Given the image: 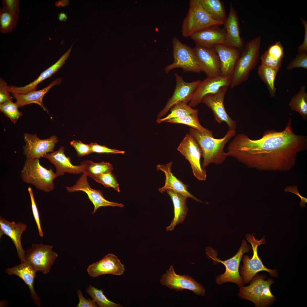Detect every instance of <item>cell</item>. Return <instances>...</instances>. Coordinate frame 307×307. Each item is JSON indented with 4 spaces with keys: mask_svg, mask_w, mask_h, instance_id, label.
Wrapping results in <instances>:
<instances>
[{
    "mask_svg": "<svg viewBox=\"0 0 307 307\" xmlns=\"http://www.w3.org/2000/svg\"><path fill=\"white\" fill-rule=\"evenodd\" d=\"M307 148V138L294 134L290 118L282 131H265L262 138L252 140L246 135H235L229 144L227 157L259 171H286L294 166L297 154Z\"/></svg>",
    "mask_w": 307,
    "mask_h": 307,
    "instance_id": "obj_1",
    "label": "cell"
},
{
    "mask_svg": "<svg viewBox=\"0 0 307 307\" xmlns=\"http://www.w3.org/2000/svg\"><path fill=\"white\" fill-rule=\"evenodd\" d=\"M188 134L192 136L198 144L202 151L204 169L211 164L219 165L227 157L224 151L225 146L233 137L236 135V130H228L223 138H214L212 132L208 130L201 132L190 128Z\"/></svg>",
    "mask_w": 307,
    "mask_h": 307,
    "instance_id": "obj_2",
    "label": "cell"
},
{
    "mask_svg": "<svg viewBox=\"0 0 307 307\" xmlns=\"http://www.w3.org/2000/svg\"><path fill=\"white\" fill-rule=\"evenodd\" d=\"M261 40V37L259 36L252 39L244 45L231 77L230 86L232 88L246 81L250 72L257 64Z\"/></svg>",
    "mask_w": 307,
    "mask_h": 307,
    "instance_id": "obj_3",
    "label": "cell"
},
{
    "mask_svg": "<svg viewBox=\"0 0 307 307\" xmlns=\"http://www.w3.org/2000/svg\"><path fill=\"white\" fill-rule=\"evenodd\" d=\"M21 177L24 182L48 192L53 190V180L57 176L52 169L43 167L39 159L26 158L21 171Z\"/></svg>",
    "mask_w": 307,
    "mask_h": 307,
    "instance_id": "obj_4",
    "label": "cell"
},
{
    "mask_svg": "<svg viewBox=\"0 0 307 307\" xmlns=\"http://www.w3.org/2000/svg\"><path fill=\"white\" fill-rule=\"evenodd\" d=\"M223 24V23L213 19L198 0H190L187 14L182 24L181 33L184 37L187 38L206 28Z\"/></svg>",
    "mask_w": 307,
    "mask_h": 307,
    "instance_id": "obj_5",
    "label": "cell"
},
{
    "mask_svg": "<svg viewBox=\"0 0 307 307\" xmlns=\"http://www.w3.org/2000/svg\"><path fill=\"white\" fill-rule=\"evenodd\" d=\"M250 249V246L247 244L245 240H243L237 253L234 256L225 261H222L217 258L216 253L212 248L210 247L206 248L207 255L213 261L221 262L225 267V272L217 277L216 281L218 284L221 285L231 282L235 283L240 287L243 286V279L239 273V264L243 254L248 252Z\"/></svg>",
    "mask_w": 307,
    "mask_h": 307,
    "instance_id": "obj_6",
    "label": "cell"
},
{
    "mask_svg": "<svg viewBox=\"0 0 307 307\" xmlns=\"http://www.w3.org/2000/svg\"><path fill=\"white\" fill-rule=\"evenodd\" d=\"M273 282L271 279L265 280L263 276L255 277L249 285L240 287L238 295L241 298L252 302L257 307H265L275 300L270 286Z\"/></svg>",
    "mask_w": 307,
    "mask_h": 307,
    "instance_id": "obj_7",
    "label": "cell"
},
{
    "mask_svg": "<svg viewBox=\"0 0 307 307\" xmlns=\"http://www.w3.org/2000/svg\"><path fill=\"white\" fill-rule=\"evenodd\" d=\"M172 43L174 61L165 67L166 73L179 68L185 72H202L193 48L182 43L176 37L173 38Z\"/></svg>",
    "mask_w": 307,
    "mask_h": 307,
    "instance_id": "obj_8",
    "label": "cell"
},
{
    "mask_svg": "<svg viewBox=\"0 0 307 307\" xmlns=\"http://www.w3.org/2000/svg\"><path fill=\"white\" fill-rule=\"evenodd\" d=\"M246 238L251 245L253 255L251 258L248 255L243 257V265L241 266L240 273L244 283H247L251 281L255 275L261 271H266L272 276L276 277V271L264 266L258 254L257 248L258 246L265 242L264 236L261 239L258 240L255 238L253 235L247 234L246 235Z\"/></svg>",
    "mask_w": 307,
    "mask_h": 307,
    "instance_id": "obj_9",
    "label": "cell"
},
{
    "mask_svg": "<svg viewBox=\"0 0 307 307\" xmlns=\"http://www.w3.org/2000/svg\"><path fill=\"white\" fill-rule=\"evenodd\" d=\"M52 248L53 246L50 245L33 244L25 251V260L37 271L46 274L49 272L58 256Z\"/></svg>",
    "mask_w": 307,
    "mask_h": 307,
    "instance_id": "obj_10",
    "label": "cell"
},
{
    "mask_svg": "<svg viewBox=\"0 0 307 307\" xmlns=\"http://www.w3.org/2000/svg\"><path fill=\"white\" fill-rule=\"evenodd\" d=\"M177 150L190 163L194 175L200 181H205L206 171L200 163L202 152L198 143L188 134H186L177 148Z\"/></svg>",
    "mask_w": 307,
    "mask_h": 307,
    "instance_id": "obj_11",
    "label": "cell"
},
{
    "mask_svg": "<svg viewBox=\"0 0 307 307\" xmlns=\"http://www.w3.org/2000/svg\"><path fill=\"white\" fill-rule=\"evenodd\" d=\"M160 281L162 285L177 291L186 289L199 295H204L205 293V289L202 285L190 276L176 273L172 265L163 274Z\"/></svg>",
    "mask_w": 307,
    "mask_h": 307,
    "instance_id": "obj_12",
    "label": "cell"
},
{
    "mask_svg": "<svg viewBox=\"0 0 307 307\" xmlns=\"http://www.w3.org/2000/svg\"><path fill=\"white\" fill-rule=\"evenodd\" d=\"M26 144L22 146L23 153L26 158H38L53 152L55 144L58 142L57 137L53 135L46 139L39 138L36 134H24Z\"/></svg>",
    "mask_w": 307,
    "mask_h": 307,
    "instance_id": "obj_13",
    "label": "cell"
},
{
    "mask_svg": "<svg viewBox=\"0 0 307 307\" xmlns=\"http://www.w3.org/2000/svg\"><path fill=\"white\" fill-rule=\"evenodd\" d=\"M176 84L173 93L168 100L165 106L159 112L157 119L165 115L176 104L183 102L188 104L192 99L194 92L199 84V80L186 82L177 73L175 74Z\"/></svg>",
    "mask_w": 307,
    "mask_h": 307,
    "instance_id": "obj_14",
    "label": "cell"
},
{
    "mask_svg": "<svg viewBox=\"0 0 307 307\" xmlns=\"http://www.w3.org/2000/svg\"><path fill=\"white\" fill-rule=\"evenodd\" d=\"M229 86H224L214 94H209L205 96L201 103L206 104L213 111L214 118L218 123H226L228 130H235L236 127L235 121L227 113L224 104L225 96Z\"/></svg>",
    "mask_w": 307,
    "mask_h": 307,
    "instance_id": "obj_15",
    "label": "cell"
},
{
    "mask_svg": "<svg viewBox=\"0 0 307 307\" xmlns=\"http://www.w3.org/2000/svg\"><path fill=\"white\" fill-rule=\"evenodd\" d=\"M87 177L85 173H83L75 184L70 187L66 186V187L69 192L80 191L86 193L94 206L92 214L95 213L101 207H124V205L121 203L106 200L101 191L92 188L88 182Z\"/></svg>",
    "mask_w": 307,
    "mask_h": 307,
    "instance_id": "obj_16",
    "label": "cell"
},
{
    "mask_svg": "<svg viewBox=\"0 0 307 307\" xmlns=\"http://www.w3.org/2000/svg\"><path fill=\"white\" fill-rule=\"evenodd\" d=\"M193 50L202 71L207 77L220 76V63L218 55L213 47H206L196 45Z\"/></svg>",
    "mask_w": 307,
    "mask_h": 307,
    "instance_id": "obj_17",
    "label": "cell"
},
{
    "mask_svg": "<svg viewBox=\"0 0 307 307\" xmlns=\"http://www.w3.org/2000/svg\"><path fill=\"white\" fill-rule=\"evenodd\" d=\"M231 80V77H225L220 76L207 77L200 81L189 105L191 107H195L201 103L202 99L206 95L215 94L222 87L230 86Z\"/></svg>",
    "mask_w": 307,
    "mask_h": 307,
    "instance_id": "obj_18",
    "label": "cell"
},
{
    "mask_svg": "<svg viewBox=\"0 0 307 307\" xmlns=\"http://www.w3.org/2000/svg\"><path fill=\"white\" fill-rule=\"evenodd\" d=\"M87 270L90 277H96L105 274L121 275L123 274L125 269L124 265L115 255L109 254L101 260L89 265Z\"/></svg>",
    "mask_w": 307,
    "mask_h": 307,
    "instance_id": "obj_19",
    "label": "cell"
},
{
    "mask_svg": "<svg viewBox=\"0 0 307 307\" xmlns=\"http://www.w3.org/2000/svg\"><path fill=\"white\" fill-rule=\"evenodd\" d=\"M213 47L219 60L220 76L232 77L240 56L239 49L224 44L216 45Z\"/></svg>",
    "mask_w": 307,
    "mask_h": 307,
    "instance_id": "obj_20",
    "label": "cell"
},
{
    "mask_svg": "<svg viewBox=\"0 0 307 307\" xmlns=\"http://www.w3.org/2000/svg\"><path fill=\"white\" fill-rule=\"evenodd\" d=\"M213 26L196 32L190 37L196 45L208 48L218 44L227 45L224 29Z\"/></svg>",
    "mask_w": 307,
    "mask_h": 307,
    "instance_id": "obj_21",
    "label": "cell"
},
{
    "mask_svg": "<svg viewBox=\"0 0 307 307\" xmlns=\"http://www.w3.org/2000/svg\"><path fill=\"white\" fill-rule=\"evenodd\" d=\"M27 227V225L24 223L10 222L1 216L0 217V237L5 234L11 239L15 246L21 262L25 260V251L23 249L22 245L21 237Z\"/></svg>",
    "mask_w": 307,
    "mask_h": 307,
    "instance_id": "obj_22",
    "label": "cell"
},
{
    "mask_svg": "<svg viewBox=\"0 0 307 307\" xmlns=\"http://www.w3.org/2000/svg\"><path fill=\"white\" fill-rule=\"evenodd\" d=\"M223 24L227 45L241 50L244 42L240 36L237 13L232 3L230 4L229 15Z\"/></svg>",
    "mask_w": 307,
    "mask_h": 307,
    "instance_id": "obj_23",
    "label": "cell"
},
{
    "mask_svg": "<svg viewBox=\"0 0 307 307\" xmlns=\"http://www.w3.org/2000/svg\"><path fill=\"white\" fill-rule=\"evenodd\" d=\"M65 148L61 146L59 150L47 153L43 157L54 165L57 177L64 175L65 173L76 174L83 173V165L81 164L79 166L73 165L70 157H67L65 154Z\"/></svg>",
    "mask_w": 307,
    "mask_h": 307,
    "instance_id": "obj_24",
    "label": "cell"
},
{
    "mask_svg": "<svg viewBox=\"0 0 307 307\" xmlns=\"http://www.w3.org/2000/svg\"><path fill=\"white\" fill-rule=\"evenodd\" d=\"M72 47L71 46L55 63L42 72L38 78L32 82L24 86H9L10 92L12 94H25L36 90L39 84L51 76L63 66L70 55Z\"/></svg>",
    "mask_w": 307,
    "mask_h": 307,
    "instance_id": "obj_25",
    "label": "cell"
},
{
    "mask_svg": "<svg viewBox=\"0 0 307 307\" xmlns=\"http://www.w3.org/2000/svg\"><path fill=\"white\" fill-rule=\"evenodd\" d=\"M172 163L171 162L165 165L158 164L156 166V169L163 172L165 177V184L159 188V191L163 193L168 190H171L197 202H204L190 193L187 190L188 185L184 184L174 175L171 170Z\"/></svg>",
    "mask_w": 307,
    "mask_h": 307,
    "instance_id": "obj_26",
    "label": "cell"
},
{
    "mask_svg": "<svg viewBox=\"0 0 307 307\" xmlns=\"http://www.w3.org/2000/svg\"><path fill=\"white\" fill-rule=\"evenodd\" d=\"M6 272L9 275H14L22 279L29 287L31 297L34 303L41 307L40 298L35 291L34 284L36 276L37 271L25 260L21 262L19 265L11 268L6 269Z\"/></svg>",
    "mask_w": 307,
    "mask_h": 307,
    "instance_id": "obj_27",
    "label": "cell"
},
{
    "mask_svg": "<svg viewBox=\"0 0 307 307\" xmlns=\"http://www.w3.org/2000/svg\"><path fill=\"white\" fill-rule=\"evenodd\" d=\"M62 82L61 78H58L53 81L46 87L40 90L32 91L26 94H12L16 101V103L19 107L32 103L40 105L44 111L48 113L47 108L43 104V99L45 94L53 86L60 85Z\"/></svg>",
    "mask_w": 307,
    "mask_h": 307,
    "instance_id": "obj_28",
    "label": "cell"
},
{
    "mask_svg": "<svg viewBox=\"0 0 307 307\" xmlns=\"http://www.w3.org/2000/svg\"><path fill=\"white\" fill-rule=\"evenodd\" d=\"M171 199L174 206V216L170 224L166 227L167 231L173 230L177 225L182 223L187 215L188 208L186 196L171 190L166 191Z\"/></svg>",
    "mask_w": 307,
    "mask_h": 307,
    "instance_id": "obj_29",
    "label": "cell"
},
{
    "mask_svg": "<svg viewBox=\"0 0 307 307\" xmlns=\"http://www.w3.org/2000/svg\"><path fill=\"white\" fill-rule=\"evenodd\" d=\"M202 7L214 20L224 23L227 16L224 4L220 0H198Z\"/></svg>",
    "mask_w": 307,
    "mask_h": 307,
    "instance_id": "obj_30",
    "label": "cell"
},
{
    "mask_svg": "<svg viewBox=\"0 0 307 307\" xmlns=\"http://www.w3.org/2000/svg\"><path fill=\"white\" fill-rule=\"evenodd\" d=\"M305 86L300 87L299 91L294 95L289 103L291 109L298 112L302 118L305 120L307 119V93L305 91Z\"/></svg>",
    "mask_w": 307,
    "mask_h": 307,
    "instance_id": "obj_31",
    "label": "cell"
},
{
    "mask_svg": "<svg viewBox=\"0 0 307 307\" xmlns=\"http://www.w3.org/2000/svg\"><path fill=\"white\" fill-rule=\"evenodd\" d=\"M81 164L83 166V173L92 178L97 175L111 172L113 170L112 165L109 162L94 163L87 160L81 162Z\"/></svg>",
    "mask_w": 307,
    "mask_h": 307,
    "instance_id": "obj_32",
    "label": "cell"
},
{
    "mask_svg": "<svg viewBox=\"0 0 307 307\" xmlns=\"http://www.w3.org/2000/svg\"><path fill=\"white\" fill-rule=\"evenodd\" d=\"M278 71L262 65L258 68V75L266 85L271 97L275 94L276 88L275 86V82Z\"/></svg>",
    "mask_w": 307,
    "mask_h": 307,
    "instance_id": "obj_33",
    "label": "cell"
},
{
    "mask_svg": "<svg viewBox=\"0 0 307 307\" xmlns=\"http://www.w3.org/2000/svg\"><path fill=\"white\" fill-rule=\"evenodd\" d=\"M19 19V14L11 13L3 7L0 9V31L8 33L16 27Z\"/></svg>",
    "mask_w": 307,
    "mask_h": 307,
    "instance_id": "obj_34",
    "label": "cell"
},
{
    "mask_svg": "<svg viewBox=\"0 0 307 307\" xmlns=\"http://www.w3.org/2000/svg\"><path fill=\"white\" fill-rule=\"evenodd\" d=\"M170 110V113L168 115L164 118L157 119V122L159 123L171 119L180 118L192 114L198 113L197 109H193L188 104L183 102L176 104Z\"/></svg>",
    "mask_w": 307,
    "mask_h": 307,
    "instance_id": "obj_35",
    "label": "cell"
},
{
    "mask_svg": "<svg viewBox=\"0 0 307 307\" xmlns=\"http://www.w3.org/2000/svg\"><path fill=\"white\" fill-rule=\"evenodd\" d=\"M85 291L99 307H123L120 304L109 300L104 294L102 290L98 289L91 285L86 289Z\"/></svg>",
    "mask_w": 307,
    "mask_h": 307,
    "instance_id": "obj_36",
    "label": "cell"
},
{
    "mask_svg": "<svg viewBox=\"0 0 307 307\" xmlns=\"http://www.w3.org/2000/svg\"><path fill=\"white\" fill-rule=\"evenodd\" d=\"M173 124H181L188 125L191 128L201 132L208 130L200 124L198 117V113H193L180 118H174L165 121Z\"/></svg>",
    "mask_w": 307,
    "mask_h": 307,
    "instance_id": "obj_37",
    "label": "cell"
},
{
    "mask_svg": "<svg viewBox=\"0 0 307 307\" xmlns=\"http://www.w3.org/2000/svg\"><path fill=\"white\" fill-rule=\"evenodd\" d=\"M18 105L13 101H8L0 104V110L4 115L15 124L20 117L22 113L19 112Z\"/></svg>",
    "mask_w": 307,
    "mask_h": 307,
    "instance_id": "obj_38",
    "label": "cell"
},
{
    "mask_svg": "<svg viewBox=\"0 0 307 307\" xmlns=\"http://www.w3.org/2000/svg\"><path fill=\"white\" fill-rule=\"evenodd\" d=\"M93 179L105 187L113 188L118 192L120 191L119 184L117 182L115 176L111 172L99 174L94 176Z\"/></svg>",
    "mask_w": 307,
    "mask_h": 307,
    "instance_id": "obj_39",
    "label": "cell"
},
{
    "mask_svg": "<svg viewBox=\"0 0 307 307\" xmlns=\"http://www.w3.org/2000/svg\"><path fill=\"white\" fill-rule=\"evenodd\" d=\"M307 51L298 53L295 58L287 65L286 69L291 70L296 68L307 69Z\"/></svg>",
    "mask_w": 307,
    "mask_h": 307,
    "instance_id": "obj_40",
    "label": "cell"
},
{
    "mask_svg": "<svg viewBox=\"0 0 307 307\" xmlns=\"http://www.w3.org/2000/svg\"><path fill=\"white\" fill-rule=\"evenodd\" d=\"M31 202L32 211L36 224L39 235L41 237H43V233L41 227L39 214L35 202L33 192L31 187L29 186L28 188Z\"/></svg>",
    "mask_w": 307,
    "mask_h": 307,
    "instance_id": "obj_41",
    "label": "cell"
},
{
    "mask_svg": "<svg viewBox=\"0 0 307 307\" xmlns=\"http://www.w3.org/2000/svg\"><path fill=\"white\" fill-rule=\"evenodd\" d=\"M283 49L280 42H278L270 46L266 52L271 58L275 60H283Z\"/></svg>",
    "mask_w": 307,
    "mask_h": 307,
    "instance_id": "obj_42",
    "label": "cell"
},
{
    "mask_svg": "<svg viewBox=\"0 0 307 307\" xmlns=\"http://www.w3.org/2000/svg\"><path fill=\"white\" fill-rule=\"evenodd\" d=\"M70 144L76 150L78 156L81 157L92 153L89 144H85L80 141L72 140Z\"/></svg>",
    "mask_w": 307,
    "mask_h": 307,
    "instance_id": "obj_43",
    "label": "cell"
},
{
    "mask_svg": "<svg viewBox=\"0 0 307 307\" xmlns=\"http://www.w3.org/2000/svg\"><path fill=\"white\" fill-rule=\"evenodd\" d=\"M261 65L279 70L281 66L283 60L271 58L266 51L261 56Z\"/></svg>",
    "mask_w": 307,
    "mask_h": 307,
    "instance_id": "obj_44",
    "label": "cell"
},
{
    "mask_svg": "<svg viewBox=\"0 0 307 307\" xmlns=\"http://www.w3.org/2000/svg\"><path fill=\"white\" fill-rule=\"evenodd\" d=\"M89 144L92 153L107 154H124L125 153L124 151L110 149L105 146L101 145L96 143H91Z\"/></svg>",
    "mask_w": 307,
    "mask_h": 307,
    "instance_id": "obj_45",
    "label": "cell"
},
{
    "mask_svg": "<svg viewBox=\"0 0 307 307\" xmlns=\"http://www.w3.org/2000/svg\"><path fill=\"white\" fill-rule=\"evenodd\" d=\"M9 86L2 78L0 79V104L8 101H13Z\"/></svg>",
    "mask_w": 307,
    "mask_h": 307,
    "instance_id": "obj_46",
    "label": "cell"
},
{
    "mask_svg": "<svg viewBox=\"0 0 307 307\" xmlns=\"http://www.w3.org/2000/svg\"><path fill=\"white\" fill-rule=\"evenodd\" d=\"M3 7L10 12L19 14L20 11V1L3 0L2 1Z\"/></svg>",
    "mask_w": 307,
    "mask_h": 307,
    "instance_id": "obj_47",
    "label": "cell"
},
{
    "mask_svg": "<svg viewBox=\"0 0 307 307\" xmlns=\"http://www.w3.org/2000/svg\"><path fill=\"white\" fill-rule=\"evenodd\" d=\"M77 294L79 300L77 307H97L98 305L92 299H86L84 297L82 291L78 289Z\"/></svg>",
    "mask_w": 307,
    "mask_h": 307,
    "instance_id": "obj_48",
    "label": "cell"
},
{
    "mask_svg": "<svg viewBox=\"0 0 307 307\" xmlns=\"http://www.w3.org/2000/svg\"><path fill=\"white\" fill-rule=\"evenodd\" d=\"M300 20L304 27L305 33L303 42L298 47V53L307 51V22L302 18H301Z\"/></svg>",
    "mask_w": 307,
    "mask_h": 307,
    "instance_id": "obj_49",
    "label": "cell"
},
{
    "mask_svg": "<svg viewBox=\"0 0 307 307\" xmlns=\"http://www.w3.org/2000/svg\"><path fill=\"white\" fill-rule=\"evenodd\" d=\"M58 18L59 20L61 21H65L67 20V17L65 13H62L59 14Z\"/></svg>",
    "mask_w": 307,
    "mask_h": 307,
    "instance_id": "obj_50",
    "label": "cell"
}]
</instances>
